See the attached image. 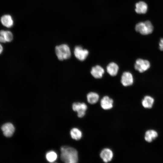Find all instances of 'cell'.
I'll list each match as a JSON object with an SVG mask.
<instances>
[{"instance_id": "603a6c76", "label": "cell", "mask_w": 163, "mask_h": 163, "mask_svg": "<svg viewBox=\"0 0 163 163\" xmlns=\"http://www.w3.org/2000/svg\"><path fill=\"white\" fill-rule=\"evenodd\" d=\"M0 53H1L2 50L3 48L1 44H0Z\"/></svg>"}, {"instance_id": "7a4b0ae2", "label": "cell", "mask_w": 163, "mask_h": 163, "mask_svg": "<svg viewBox=\"0 0 163 163\" xmlns=\"http://www.w3.org/2000/svg\"><path fill=\"white\" fill-rule=\"evenodd\" d=\"M56 55L60 60L67 59L70 58L71 53L69 47L66 44H62L55 47Z\"/></svg>"}, {"instance_id": "ba28073f", "label": "cell", "mask_w": 163, "mask_h": 163, "mask_svg": "<svg viewBox=\"0 0 163 163\" xmlns=\"http://www.w3.org/2000/svg\"><path fill=\"white\" fill-rule=\"evenodd\" d=\"M113 100L107 96L103 97L100 101L101 107L105 110H108L112 108L113 106Z\"/></svg>"}, {"instance_id": "4fadbf2b", "label": "cell", "mask_w": 163, "mask_h": 163, "mask_svg": "<svg viewBox=\"0 0 163 163\" xmlns=\"http://www.w3.org/2000/svg\"><path fill=\"white\" fill-rule=\"evenodd\" d=\"M1 21L3 26L8 28L11 27L14 23L11 16L9 14H5L2 16L1 18Z\"/></svg>"}, {"instance_id": "44dd1931", "label": "cell", "mask_w": 163, "mask_h": 163, "mask_svg": "<svg viewBox=\"0 0 163 163\" xmlns=\"http://www.w3.org/2000/svg\"><path fill=\"white\" fill-rule=\"evenodd\" d=\"M159 49L161 50H163V38L160 39L159 43Z\"/></svg>"}, {"instance_id": "5bb4252c", "label": "cell", "mask_w": 163, "mask_h": 163, "mask_svg": "<svg viewBox=\"0 0 163 163\" xmlns=\"http://www.w3.org/2000/svg\"><path fill=\"white\" fill-rule=\"evenodd\" d=\"M136 12L138 14H144L145 13L147 10L148 6L144 2L140 1L136 4Z\"/></svg>"}, {"instance_id": "9a60e30c", "label": "cell", "mask_w": 163, "mask_h": 163, "mask_svg": "<svg viewBox=\"0 0 163 163\" xmlns=\"http://www.w3.org/2000/svg\"><path fill=\"white\" fill-rule=\"evenodd\" d=\"M158 133L155 130H149L147 131L145 134V139L147 142H150L158 136Z\"/></svg>"}, {"instance_id": "277c9868", "label": "cell", "mask_w": 163, "mask_h": 163, "mask_svg": "<svg viewBox=\"0 0 163 163\" xmlns=\"http://www.w3.org/2000/svg\"><path fill=\"white\" fill-rule=\"evenodd\" d=\"M150 66V64L149 61L141 59H138L134 65L135 69L140 73L147 71Z\"/></svg>"}, {"instance_id": "2e32d148", "label": "cell", "mask_w": 163, "mask_h": 163, "mask_svg": "<svg viewBox=\"0 0 163 163\" xmlns=\"http://www.w3.org/2000/svg\"><path fill=\"white\" fill-rule=\"evenodd\" d=\"M99 98L98 94L95 92H90L87 95V101L91 104L96 103L98 101Z\"/></svg>"}, {"instance_id": "30bf717a", "label": "cell", "mask_w": 163, "mask_h": 163, "mask_svg": "<svg viewBox=\"0 0 163 163\" xmlns=\"http://www.w3.org/2000/svg\"><path fill=\"white\" fill-rule=\"evenodd\" d=\"M90 72L94 78L99 79L102 77L104 72V70L101 66L97 65L92 68Z\"/></svg>"}, {"instance_id": "5b68a950", "label": "cell", "mask_w": 163, "mask_h": 163, "mask_svg": "<svg viewBox=\"0 0 163 163\" xmlns=\"http://www.w3.org/2000/svg\"><path fill=\"white\" fill-rule=\"evenodd\" d=\"M74 53L77 59L80 61H83L88 55L89 51L87 49H83L81 46H77L75 47Z\"/></svg>"}, {"instance_id": "3957f363", "label": "cell", "mask_w": 163, "mask_h": 163, "mask_svg": "<svg viewBox=\"0 0 163 163\" xmlns=\"http://www.w3.org/2000/svg\"><path fill=\"white\" fill-rule=\"evenodd\" d=\"M153 29V27L152 24L149 21L139 23L136 25L135 27L136 31L143 35H148L151 33Z\"/></svg>"}, {"instance_id": "d6986e66", "label": "cell", "mask_w": 163, "mask_h": 163, "mask_svg": "<svg viewBox=\"0 0 163 163\" xmlns=\"http://www.w3.org/2000/svg\"><path fill=\"white\" fill-rule=\"evenodd\" d=\"M0 36H2L4 38L6 42L11 41L13 38L12 33L8 30H1Z\"/></svg>"}, {"instance_id": "52a82bcc", "label": "cell", "mask_w": 163, "mask_h": 163, "mask_svg": "<svg viewBox=\"0 0 163 163\" xmlns=\"http://www.w3.org/2000/svg\"><path fill=\"white\" fill-rule=\"evenodd\" d=\"M121 82L125 87L132 85L133 82V78L132 73L129 72H123L121 77Z\"/></svg>"}, {"instance_id": "e0dca14e", "label": "cell", "mask_w": 163, "mask_h": 163, "mask_svg": "<svg viewBox=\"0 0 163 163\" xmlns=\"http://www.w3.org/2000/svg\"><path fill=\"white\" fill-rule=\"evenodd\" d=\"M154 101V99L149 96H145L142 101L143 106L145 108H151Z\"/></svg>"}, {"instance_id": "ffe728a7", "label": "cell", "mask_w": 163, "mask_h": 163, "mask_svg": "<svg viewBox=\"0 0 163 163\" xmlns=\"http://www.w3.org/2000/svg\"><path fill=\"white\" fill-rule=\"evenodd\" d=\"M57 155L53 151H50L48 152L46 155V158L48 161L53 162L57 158Z\"/></svg>"}, {"instance_id": "6da1fadb", "label": "cell", "mask_w": 163, "mask_h": 163, "mask_svg": "<svg viewBox=\"0 0 163 163\" xmlns=\"http://www.w3.org/2000/svg\"><path fill=\"white\" fill-rule=\"evenodd\" d=\"M61 159L66 163H76L78 161V153L77 150L72 147L63 146L61 148Z\"/></svg>"}, {"instance_id": "ac0fdd59", "label": "cell", "mask_w": 163, "mask_h": 163, "mask_svg": "<svg viewBox=\"0 0 163 163\" xmlns=\"http://www.w3.org/2000/svg\"><path fill=\"white\" fill-rule=\"evenodd\" d=\"M70 134L72 138L76 140H80L82 136V132L76 128H74L71 129Z\"/></svg>"}, {"instance_id": "7c38bea8", "label": "cell", "mask_w": 163, "mask_h": 163, "mask_svg": "<svg viewBox=\"0 0 163 163\" xmlns=\"http://www.w3.org/2000/svg\"><path fill=\"white\" fill-rule=\"evenodd\" d=\"M107 73L111 76H114L117 74L119 67L116 63L112 62L108 64L106 67Z\"/></svg>"}, {"instance_id": "7402d4cb", "label": "cell", "mask_w": 163, "mask_h": 163, "mask_svg": "<svg viewBox=\"0 0 163 163\" xmlns=\"http://www.w3.org/2000/svg\"><path fill=\"white\" fill-rule=\"evenodd\" d=\"M0 41L2 43H5L6 42L4 38L1 36H0Z\"/></svg>"}, {"instance_id": "8992f818", "label": "cell", "mask_w": 163, "mask_h": 163, "mask_svg": "<svg viewBox=\"0 0 163 163\" xmlns=\"http://www.w3.org/2000/svg\"><path fill=\"white\" fill-rule=\"evenodd\" d=\"M73 110L77 112V116L80 118L83 117L85 115L87 106L84 103L75 102L72 105Z\"/></svg>"}, {"instance_id": "9c48e42d", "label": "cell", "mask_w": 163, "mask_h": 163, "mask_svg": "<svg viewBox=\"0 0 163 163\" xmlns=\"http://www.w3.org/2000/svg\"><path fill=\"white\" fill-rule=\"evenodd\" d=\"M100 156L104 162L107 163L112 160L113 156V153L110 149L105 148L101 151L100 153Z\"/></svg>"}, {"instance_id": "8fae6325", "label": "cell", "mask_w": 163, "mask_h": 163, "mask_svg": "<svg viewBox=\"0 0 163 163\" xmlns=\"http://www.w3.org/2000/svg\"><path fill=\"white\" fill-rule=\"evenodd\" d=\"M1 129L4 136L7 137L11 136L14 130L13 125L10 123H7L3 125Z\"/></svg>"}]
</instances>
